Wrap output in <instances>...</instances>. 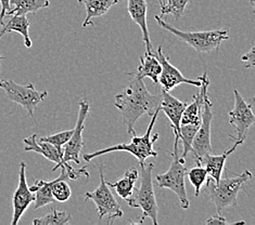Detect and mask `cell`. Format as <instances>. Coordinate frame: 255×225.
<instances>
[{
	"mask_svg": "<svg viewBox=\"0 0 255 225\" xmlns=\"http://www.w3.org/2000/svg\"><path fill=\"white\" fill-rule=\"evenodd\" d=\"M161 103V95L148 90L142 78L133 76L123 91L115 95V107L122 114L123 123L129 135L135 136V124L144 115H152Z\"/></svg>",
	"mask_w": 255,
	"mask_h": 225,
	"instance_id": "obj_1",
	"label": "cell"
},
{
	"mask_svg": "<svg viewBox=\"0 0 255 225\" xmlns=\"http://www.w3.org/2000/svg\"><path fill=\"white\" fill-rule=\"evenodd\" d=\"M159 113H160V109L157 107L153 112V114L151 115V121L144 135L140 137L135 135L129 143L117 144L110 148L96 150L94 153L84 154L83 155L84 160L89 162L92 161L94 158H97L108 153H112V151H127V153H129L137 158L139 165H143L145 162V159L149 157H154V158L157 157V153L153 149V144L155 143L157 138H159V133H155L153 137L151 136V133H152L157 116H159Z\"/></svg>",
	"mask_w": 255,
	"mask_h": 225,
	"instance_id": "obj_2",
	"label": "cell"
},
{
	"mask_svg": "<svg viewBox=\"0 0 255 225\" xmlns=\"http://www.w3.org/2000/svg\"><path fill=\"white\" fill-rule=\"evenodd\" d=\"M252 179V173L250 170L246 169L244 172L235 174L233 176H226L215 183V182L208 178L206 180V193L212 202L214 203L217 214L228 207L238 206V194L244 190L246 183Z\"/></svg>",
	"mask_w": 255,
	"mask_h": 225,
	"instance_id": "obj_3",
	"label": "cell"
},
{
	"mask_svg": "<svg viewBox=\"0 0 255 225\" xmlns=\"http://www.w3.org/2000/svg\"><path fill=\"white\" fill-rule=\"evenodd\" d=\"M154 169V163L150 162L148 165H140V185L135 187L130 197L126 200L127 204L131 208H140L143 214L139 221L136 223H142L145 218H149L153 225H157V214L159 207L155 199L152 173Z\"/></svg>",
	"mask_w": 255,
	"mask_h": 225,
	"instance_id": "obj_4",
	"label": "cell"
},
{
	"mask_svg": "<svg viewBox=\"0 0 255 225\" xmlns=\"http://www.w3.org/2000/svg\"><path fill=\"white\" fill-rule=\"evenodd\" d=\"M154 20L159 24V26L174 35L177 39L193 48L199 53H209L217 50L223 41L229 39V33L227 29L203 30V32H184V30L177 29L171 25V24L164 21L160 15H154Z\"/></svg>",
	"mask_w": 255,
	"mask_h": 225,
	"instance_id": "obj_5",
	"label": "cell"
},
{
	"mask_svg": "<svg viewBox=\"0 0 255 225\" xmlns=\"http://www.w3.org/2000/svg\"><path fill=\"white\" fill-rule=\"evenodd\" d=\"M172 162L168 170L163 174H157L155 176V184L160 188H168L172 191L179 199L180 207L183 209L189 208V199L187 196L185 176L187 172V167L185 165L186 160L181 159L178 156V142H174V150L171 151Z\"/></svg>",
	"mask_w": 255,
	"mask_h": 225,
	"instance_id": "obj_6",
	"label": "cell"
},
{
	"mask_svg": "<svg viewBox=\"0 0 255 225\" xmlns=\"http://www.w3.org/2000/svg\"><path fill=\"white\" fill-rule=\"evenodd\" d=\"M103 168L105 167L101 162L99 166L100 183L96 190L85 194V198H86V200H92L95 203L97 212L99 215V220H102L103 218L107 217L109 223L112 224L117 219L123 218L124 212L118 203V200L115 199L110 186L107 184L105 174H103Z\"/></svg>",
	"mask_w": 255,
	"mask_h": 225,
	"instance_id": "obj_7",
	"label": "cell"
},
{
	"mask_svg": "<svg viewBox=\"0 0 255 225\" xmlns=\"http://www.w3.org/2000/svg\"><path fill=\"white\" fill-rule=\"evenodd\" d=\"M0 88L4 91L5 96L10 101L25 108L31 117H34L36 107L48 95V91H38L31 82L23 86V84L16 83L13 80H10V79L9 80L1 79L0 80Z\"/></svg>",
	"mask_w": 255,
	"mask_h": 225,
	"instance_id": "obj_8",
	"label": "cell"
},
{
	"mask_svg": "<svg viewBox=\"0 0 255 225\" xmlns=\"http://www.w3.org/2000/svg\"><path fill=\"white\" fill-rule=\"evenodd\" d=\"M213 119L212 113V103L209 99V94L204 98V104L202 109L201 124L193 138L191 145V153L193 154V160L196 161L197 166H202L201 161L203 157L212 154L213 148L211 143V124Z\"/></svg>",
	"mask_w": 255,
	"mask_h": 225,
	"instance_id": "obj_9",
	"label": "cell"
},
{
	"mask_svg": "<svg viewBox=\"0 0 255 225\" xmlns=\"http://www.w3.org/2000/svg\"><path fill=\"white\" fill-rule=\"evenodd\" d=\"M90 105L87 100L82 99L80 101V109H78V116L76 120L75 128L73 129V133L70 140L64 145L63 157L62 160L64 165H68L71 161L75 162L76 165H80L81 153L84 148L83 132L85 128V121H86L89 115Z\"/></svg>",
	"mask_w": 255,
	"mask_h": 225,
	"instance_id": "obj_10",
	"label": "cell"
},
{
	"mask_svg": "<svg viewBox=\"0 0 255 225\" xmlns=\"http://www.w3.org/2000/svg\"><path fill=\"white\" fill-rule=\"evenodd\" d=\"M235 105L229 112V124L234 127L237 137L229 136L235 141L245 142L248 130L255 123V116L252 111V104H248L238 90H234Z\"/></svg>",
	"mask_w": 255,
	"mask_h": 225,
	"instance_id": "obj_11",
	"label": "cell"
},
{
	"mask_svg": "<svg viewBox=\"0 0 255 225\" xmlns=\"http://www.w3.org/2000/svg\"><path fill=\"white\" fill-rule=\"evenodd\" d=\"M155 56L157 60H159L162 68L160 76H159V82L161 83L164 91L169 92V91L174 90L176 87L179 86L181 83L190 84V86L197 87V88L200 87L201 82H200L199 79L193 80V79L186 78L183 74H181L180 71L177 68H175L174 65L171 64V62H169V58H167L165 54H164L161 45L157 47Z\"/></svg>",
	"mask_w": 255,
	"mask_h": 225,
	"instance_id": "obj_12",
	"label": "cell"
},
{
	"mask_svg": "<svg viewBox=\"0 0 255 225\" xmlns=\"http://www.w3.org/2000/svg\"><path fill=\"white\" fill-rule=\"evenodd\" d=\"M35 200V194L29 190L26 181V163L21 161L19 171V185L12 196V206H13V216H12L11 225H17L21 217L27 210Z\"/></svg>",
	"mask_w": 255,
	"mask_h": 225,
	"instance_id": "obj_13",
	"label": "cell"
},
{
	"mask_svg": "<svg viewBox=\"0 0 255 225\" xmlns=\"http://www.w3.org/2000/svg\"><path fill=\"white\" fill-rule=\"evenodd\" d=\"M198 79L201 82L199 87V92L193 95V100L190 104H187L183 115H181L180 125H200L201 124L202 109L204 104V98L209 94L208 88L210 86V80L208 74L203 73V75L199 76Z\"/></svg>",
	"mask_w": 255,
	"mask_h": 225,
	"instance_id": "obj_14",
	"label": "cell"
},
{
	"mask_svg": "<svg viewBox=\"0 0 255 225\" xmlns=\"http://www.w3.org/2000/svg\"><path fill=\"white\" fill-rule=\"evenodd\" d=\"M188 103L183 102L175 98L167 91L162 90L161 103L159 109L166 115V117L171 121V126L174 130L175 141L179 142V129H180V119L181 115Z\"/></svg>",
	"mask_w": 255,
	"mask_h": 225,
	"instance_id": "obj_15",
	"label": "cell"
},
{
	"mask_svg": "<svg viewBox=\"0 0 255 225\" xmlns=\"http://www.w3.org/2000/svg\"><path fill=\"white\" fill-rule=\"evenodd\" d=\"M23 142L25 144V148H24L25 151H35V153H38L47 158L48 160L56 163V166L52 168V171H56L59 168H65L69 166V163L68 165L63 163L62 155L59 153V150L52 144L42 141L37 135H32L31 137L25 138L23 140Z\"/></svg>",
	"mask_w": 255,
	"mask_h": 225,
	"instance_id": "obj_16",
	"label": "cell"
},
{
	"mask_svg": "<svg viewBox=\"0 0 255 225\" xmlns=\"http://www.w3.org/2000/svg\"><path fill=\"white\" fill-rule=\"evenodd\" d=\"M127 11L131 17V20L140 27L142 33V39L144 42L145 52H153L152 45H151L150 34L147 23V12L148 4L147 0H127Z\"/></svg>",
	"mask_w": 255,
	"mask_h": 225,
	"instance_id": "obj_17",
	"label": "cell"
},
{
	"mask_svg": "<svg viewBox=\"0 0 255 225\" xmlns=\"http://www.w3.org/2000/svg\"><path fill=\"white\" fill-rule=\"evenodd\" d=\"M244 142L240 141H235V144L230 148L228 150L225 151L222 155H212L209 154L205 157H203V159L201 161V165H204L206 172H208V178L213 180L215 183H217L218 181L221 180L222 174L224 172V168H225V163H226V160L228 156L232 155L236 149L241 145Z\"/></svg>",
	"mask_w": 255,
	"mask_h": 225,
	"instance_id": "obj_18",
	"label": "cell"
},
{
	"mask_svg": "<svg viewBox=\"0 0 255 225\" xmlns=\"http://www.w3.org/2000/svg\"><path fill=\"white\" fill-rule=\"evenodd\" d=\"M121 0H78V2L83 3L86 10V17H85L83 27L94 26L95 23L92 21L94 17L105 15L114 4H117Z\"/></svg>",
	"mask_w": 255,
	"mask_h": 225,
	"instance_id": "obj_19",
	"label": "cell"
},
{
	"mask_svg": "<svg viewBox=\"0 0 255 225\" xmlns=\"http://www.w3.org/2000/svg\"><path fill=\"white\" fill-rule=\"evenodd\" d=\"M161 70H162L161 64L155 56V52H151V53L144 52L143 56L140 57V64L138 66L137 72L132 75L142 79L148 77L154 83H157L159 82V76H160Z\"/></svg>",
	"mask_w": 255,
	"mask_h": 225,
	"instance_id": "obj_20",
	"label": "cell"
},
{
	"mask_svg": "<svg viewBox=\"0 0 255 225\" xmlns=\"http://www.w3.org/2000/svg\"><path fill=\"white\" fill-rule=\"evenodd\" d=\"M138 179H139V171L136 167L132 166L127 169L122 178L118 180L117 182H114V183L109 182L107 180L106 182L109 186L114 188L115 193H117L121 198L127 200L130 197Z\"/></svg>",
	"mask_w": 255,
	"mask_h": 225,
	"instance_id": "obj_21",
	"label": "cell"
},
{
	"mask_svg": "<svg viewBox=\"0 0 255 225\" xmlns=\"http://www.w3.org/2000/svg\"><path fill=\"white\" fill-rule=\"evenodd\" d=\"M15 32L20 34L24 39V45L26 48H31L33 42L29 37V21L26 15H12L8 23H4L2 25V29L0 30V38L3 35Z\"/></svg>",
	"mask_w": 255,
	"mask_h": 225,
	"instance_id": "obj_22",
	"label": "cell"
},
{
	"mask_svg": "<svg viewBox=\"0 0 255 225\" xmlns=\"http://www.w3.org/2000/svg\"><path fill=\"white\" fill-rule=\"evenodd\" d=\"M10 4L13 8H11L7 15H26L48 8L50 0H10Z\"/></svg>",
	"mask_w": 255,
	"mask_h": 225,
	"instance_id": "obj_23",
	"label": "cell"
},
{
	"mask_svg": "<svg viewBox=\"0 0 255 225\" xmlns=\"http://www.w3.org/2000/svg\"><path fill=\"white\" fill-rule=\"evenodd\" d=\"M51 183L52 181L36 180L35 183L32 186H29V190H31L33 193H36L35 200H34L35 210L42 208V207L53 204L56 202V199H54L52 196Z\"/></svg>",
	"mask_w": 255,
	"mask_h": 225,
	"instance_id": "obj_24",
	"label": "cell"
},
{
	"mask_svg": "<svg viewBox=\"0 0 255 225\" xmlns=\"http://www.w3.org/2000/svg\"><path fill=\"white\" fill-rule=\"evenodd\" d=\"M66 180H69V174L65 171L64 167L61 168V173L57 179L52 180L51 192L53 198L60 203L68 202L72 195V190Z\"/></svg>",
	"mask_w": 255,
	"mask_h": 225,
	"instance_id": "obj_25",
	"label": "cell"
},
{
	"mask_svg": "<svg viewBox=\"0 0 255 225\" xmlns=\"http://www.w3.org/2000/svg\"><path fill=\"white\" fill-rule=\"evenodd\" d=\"M192 1L193 0H159L160 16L171 14L176 21H178L184 14L188 3Z\"/></svg>",
	"mask_w": 255,
	"mask_h": 225,
	"instance_id": "obj_26",
	"label": "cell"
},
{
	"mask_svg": "<svg viewBox=\"0 0 255 225\" xmlns=\"http://www.w3.org/2000/svg\"><path fill=\"white\" fill-rule=\"evenodd\" d=\"M72 216L66 211H59L51 208L50 214L33 220L34 225H65L69 224Z\"/></svg>",
	"mask_w": 255,
	"mask_h": 225,
	"instance_id": "obj_27",
	"label": "cell"
},
{
	"mask_svg": "<svg viewBox=\"0 0 255 225\" xmlns=\"http://www.w3.org/2000/svg\"><path fill=\"white\" fill-rule=\"evenodd\" d=\"M200 125H180L179 129V140L183 142V154H181V159L186 160V157L191 150V145L193 138L199 129Z\"/></svg>",
	"mask_w": 255,
	"mask_h": 225,
	"instance_id": "obj_28",
	"label": "cell"
},
{
	"mask_svg": "<svg viewBox=\"0 0 255 225\" xmlns=\"http://www.w3.org/2000/svg\"><path fill=\"white\" fill-rule=\"evenodd\" d=\"M188 179L191 185L194 187V191H196V196L198 197L200 195V192H201V188L203 184L208 180V172L203 166H196L191 168L190 170H187L186 172Z\"/></svg>",
	"mask_w": 255,
	"mask_h": 225,
	"instance_id": "obj_29",
	"label": "cell"
},
{
	"mask_svg": "<svg viewBox=\"0 0 255 225\" xmlns=\"http://www.w3.org/2000/svg\"><path fill=\"white\" fill-rule=\"evenodd\" d=\"M72 133H73V130H68V131L54 133V135L48 136V137H42V138H39V139L42 140V141H46L48 143L52 144L53 147L59 150V153L61 154L62 157H63V147L66 144V142H68L70 140Z\"/></svg>",
	"mask_w": 255,
	"mask_h": 225,
	"instance_id": "obj_30",
	"label": "cell"
},
{
	"mask_svg": "<svg viewBox=\"0 0 255 225\" xmlns=\"http://www.w3.org/2000/svg\"><path fill=\"white\" fill-rule=\"evenodd\" d=\"M241 61L245 63L247 69H252L255 65V47L251 46L250 50L241 57Z\"/></svg>",
	"mask_w": 255,
	"mask_h": 225,
	"instance_id": "obj_31",
	"label": "cell"
},
{
	"mask_svg": "<svg viewBox=\"0 0 255 225\" xmlns=\"http://www.w3.org/2000/svg\"><path fill=\"white\" fill-rule=\"evenodd\" d=\"M208 225H213V224H220V225H224V224H246L245 221H237V222H228L225 217H223L221 214H217V216H212L211 218H209L208 220L205 222Z\"/></svg>",
	"mask_w": 255,
	"mask_h": 225,
	"instance_id": "obj_32",
	"label": "cell"
},
{
	"mask_svg": "<svg viewBox=\"0 0 255 225\" xmlns=\"http://www.w3.org/2000/svg\"><path fill=\"white\" fill-rule=\"evenodd\" d=\"M0 5H1V9H0V26H2L4 24V17L7 16V13L11 10L10 0H0Z\"/></svg>",
	"mask_w": 255,
	"mask_h": 225,
	"instance_id": "obj_33",
	"label": "cell"
},
{
	"mask_svg": "<svg viewBox=\"0 0 255 225\" xmlns=\"http://www.w3.org/2000/svg\"><path fill=\"white\" fill-rule=\"evenodd\" d=\"M250 2H251V4H252V7L254 8V0H250Z\"/></svg>",
	"mask_w": 255,
	"mask_h": 225,
	"instance_id": "obj_34",
	"label": "cell"
},
{
	"mask_svg": "<svg viewBox=\"0 0 255 225\" xmlns=\"http://www.w3.org/2000/svg\"><path fill=\"white\" fill-rule=\"evenodd\" d=\"M2 59H3V57L1 56V54H0V60H2Z\"/></svg>",
	"mask_w": 255,
	"mask_h": 225,
	"instance_id": "obj_35",
	"label": "cell"
}]
</instances>
